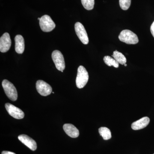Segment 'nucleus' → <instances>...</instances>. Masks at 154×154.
Wrapping results in <instances>:
<instances>
[{"instance_id":"aec40b11","label":"nucleus","mask_w":154,"mask_h":154,"mask_svg":"<svg viewBox=\"0 0 154 154\" xmlns=\"http://www.w3.org/2000/svg\"><path fill=\"white\" fill-rule=\"evenodd\" d=\"M2 154H16L15 153L10 151H4L2 152Z\"/></svg>"},{"instance_id":"a211bd4d","label":"nucleus","mask_w":154,"mask_h":154,"mask_svg":"<svg viewBox=\"0 0 154 154\" xmlns=\"http://www.w3.org/2000/svg\"><path fill=\"white\" fill-rule=\"evenodd\" d=\"M119 5L122 10H128L131 4V0H119Z\"/></svg>"},{"instance_id":"f3484780","label":"nucleus","mask_w":154,"mask_h":154,"mask_svg":"<svg viewBox=\"0 0 154 154\" xmlns=\"http://www.w3.org/2000/svg\"><path fill=\"white\" fill-rule=\"evenodd\" d=\"M82 5L85 9L88 11L93 10L95 5L94 0H81Z\"/></svg>"},{"instance_id":"6ab92c4d","label":"nucleus","mask_w":154,"mask_h":154,"mask_svg":"<svg viewBox=\"0 0 154 154\" xmlns=\"http://www.w3.org/2000/svg\"><path fill=\"white\" fill-rule=\"evenodd\" d=\"M150 31L151 32L152 35L153 36L154 38V21L150 27Z\"/></svg>"},{"instance_id":"9d476101","label":"nucleus","mask_w":154,"mask_h":154,"mask_svg":"<svg viewBox=\"0 0 154 154\" xmlns=\"http://www.w3.org/2000/svg\"><path fill=\"white\" fill-rule=\"evenodd\" d=\"M18 139L22 143L27 146L31 150L35 151L37 149V145L35 141L27 135H20L18 137Z\"/></svg>"},{"instance_id":"6e6552de","label":"nucleus","mask_w":154,"mask_h":154,"mask_svg":"<svg viewBox=\"0 0 154 154\" xmlns=\"http://www.w3.org/2000/svg\"><path fill=\"white\" fill-rule=\"evenodd\" d=\"M5 108L8 113L11 116L17 119H22L25 116L24 112L19 108L10 103L5 104Z\"/></svg>"},{"instance_id":"9b49d317","label":"nucleus","mask_w":154,"mask_h":154,"mask_svg":"<svg viewBox=\"0 0 154 154\" xmlns=\"http://www.w3.org/2000/svg\"><path fill=\"white\" fill-rule=\"evenodd\" d=\"M149 122V118L145 116L133 122L131 124V128L134 130L143 129L148 125Z\"/></svg>"},{"instance_id":"2eb2a0df","label":"nucleus","mask_w":154,"mask_h":154,"mask_svg":"<svg viewBox=\"0 0 154 154\" xmlns=\"http://www.w3.org/2000/svg\"><path fill=\"white\" fill-rule=\"evenodd\" d=\"M99 134L105 140H108L111 138V133L110 130L106 127L100 128L99 129Z\"/></svg>"},{"instance_id":"f257e3e1","label":"nucleus","mask_w":154,"mask_h":154,"mask_svg":"<svg viewBox=\"0 0 154 154\" xmlns=\"http://www.w3.org/2000/svg\"><path fill=\"white\" fill-rule=\"evenodd\" d=\"M89 80V75L85 67L80 66L78 69L76 84L77 88L82 89L85 87Z\"/></svg>"},{"instance_id":"412c9836","label":"nucleus","mask_w":154,"mask_h":154,"mask_svg":"<svg viewBox=\"0 0 154 154\" xmlns=\"http://www.w3.org/2000/svg\"><path fill=\"white\" fill-rule=\"evenodd\" d=\"M124 66H127V64H126V63H125V64H124Z\"/></svg>"},{"instance_id":"4be33fe9","label":"nucleus","mask_w":154,"mask_h":154,"mask_svg":"<svg viewBox=\"0 0 154 154\" xmlns=\"http://www.w3.org/2000/svg\"><path fill=\"white\" fill-rule=\"evenodd\" d=\"M38 20H39H39H40V18H38Z\"/></svg>"},{"instance_id":"ddd939ff","label":"nucleus","mask_w":154,"mask_h":154,"mask_svg":"<svg viewBox=\"0 0 154 154\" xmlns=\"http://www.w3.org/2000/svg\"><path fill=\"white\" fill-rule=\"evenodd\" d=\"M15 50L19 54H22L25 50V40L23 36L17 35L15 38Z\"/></svg>"},{"instance_id":"4468645a","label":"nucleus","mask_w":154,"mask_h":154,"mask_svg":"<svg viewBox=\"0 0 154 154\" xmlns=\"http://www.w3.org/2000/svg\"><path fill=\"white\" fill-rule=\"evenodd\" d=\"M112 57L114 58L119 63L122 65H124L126 63L127 60L126 57L122 53L119 52L117 51H115L113 53Z\"/></svg>"},{"instance_id":"1a4fd4ad","label":"nucleus","mask_w":154,"mask_h":154,"mask_svg":"<svg viewBox=\"0 0 154 154\" xmlns=\"http://www.w3.org/2000/svg\"><path fill=\"white\" fill-rule=\"evenodd\" d=\"M11 40L8 33H5L0 38V51L5 53L8 51L11 48Z\"/></svg>"},{"instance_id":"dca6fc26","label":"nucleus","mask_w":154,"mask_h":154,"mask_svg":"<svg viewBox=\"0 0 154 154\" xmlns=\"http://www.w3.org/2000/svg\"><path fill=\"white\" fill-rule=\"evenodd\" d=\"M104 61L108 66H113L116 68L119 67V63L113 58L109 56H106L104 57Z\"/></svg>"},{"instance_id":"0eeeda50","label":"nucleus","mask_w":154,"mask_h":154,"mask_svg":"<svg viewBox=\"0 0 154 154\" xmlns=\"http://www.w3.org/2000/svg\"><path fill=\"white\" fill-rule=\"evenodd\" d=\"M36 88L38 94L42 96H48L52 93L51 86L42 80H38L36 82Z\"/></svg>"},{"instance_id":"5701e85b","label":"nucleus","mask_w":154,"mask_h":154,"mask_svg":"<svg viewBox=\"0 0 154 154\" xmlns=\"http://www.w3.org/2000/svg\"></svg>"},{"instance_id":"f8f14e48","label":"nucleus","mask_w":154,"mask_h":154,"mask_svg":"<svg viewBox=\"0 0 154 154\" xmlns=\"http://www.w3.org/2000/svg\"><path fill=\"white\" fill-rule=\"evenodd\" d=\"M63 128L65 132L72 138H77L79 135V131L76 128L71 124L64 125Z\"/></svg>"},{"instance_id":"f03ea898","label":"nucleus","mask_w":154,"mask_h":154,"mask_svg":"<svg viewBox=\"0 0 154 154\" xmlns=\"http://www.w3.org/2000/svg\"><path fill=\"white\" fill-rule=\"evenodd\" d=\"M119 40L127 44H136L139 42L137 35L128 30H122L119 36Z\"/></svg>"},{"instance_id":"39448f33","label":"nucleus","mask_w":154,"mask_h":154,"mask_svg":"<svg viewBox=\"0 0 154 154\" xmlns=\"http://www.w3.org/2000/svg\"><path fill=\"white\" fill-rule=\"evenodd\" d=\"M52 59L56 68L63 72L65 68V63L63 55L61 52L58 50L53 51Z\"/></svg>"},{"instance_id":"7ed1b4c3","label":"nucleus","mask_w":154,"mask_h":154,"mask_svg":"<svg viewBox=\"0 0 154 154\" xmlns=\"http://www.w3.org/2000/svg\"><path fill=\"white\" fill-rule=\"evenodd\" d=\"M2 85L5 93L9 99L13 101H16L18 98V94L14 85L7 80H3Z\"/></svg>"},{"instance_id":"423d86ee","label":"nucleus","mask_w":154,"mask_h":154,"mask_svg":"<svg viewBox=\"0 0 154 154\" xmlns=\"http://www.w3.org/2000/svg\"><path fill=\"white\" fill-rule=\"evenodd\" d=\"M75 29L77 36L81 42L84 44H88L89 43V38L88 34L82 24L80 22H76L75 24Z\"/></svg>"},{"instance_id":"20e7f679","label":"nucleus","mask_w":154,"mask_h":154,"mask_svg":"<svg viewBox=\"0 0 154 154\" xmlns=\"http://www.w3.org/2000/svg\"><path fill=\"white\" fill-rule=\"evenodd\" d=\"M39 25L43 32H49L52 31L55 28V24L50 16L44 15L40 18Z\"/></svg>"}]
</instances>
